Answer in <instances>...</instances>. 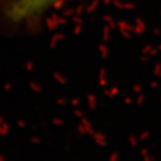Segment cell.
Segmentation results:
<instances>
[{"label": "cell", "instance_id": "6da1fadb", "mask_svg": "<svg viewBox=\"0 0 161 161\" xmlns=\"http://www.w3.org/2000/svg\"><path fill=\"white\" fill-rule=\"evenodd\" d=\"M64 2L67 0H13L8 8V17L18 23L32 20Z\"/></svg>", "mask_w": 161, "mask_h": 161}]
</instances>
